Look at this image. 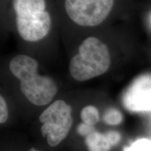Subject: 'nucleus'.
<instances>
[{"label": "nucleus", "mask_w": 151, "mask_h": 151, "mask_svg": "<svg viewBox=\"0 0 151 151\" xmlns=\"http://www.w3.org/2000/svg\"><path fill=\"white\" fill-rule=\"evenodd\" d=\"M39 64L25 55H18L9 62L11 72L20 81L24 96L33 104L44 106L52 101L58 92V86L51 78L39 75Z\"/></svg>", "instance_id": "1"}, {"label": "nucleus", "mask_w": 151, "mask_h": 151, "mask_svg": "<svg viewBox=\"0 0 151 151\" xmlns=\"http://www.w3.org/2000/svg\"><path fill=\"white\" fill-rule=\"evenodd\" d=\"M111 66V55L106 44L94 37L81 43L78 53L69 62V73L76 81H86L104 74Z\"/></svg>", "instance_id": "2"}, {"label": "nucleus", "mask_w": 151, "mask_h": 151, "mask_svg": "<svg viewBox=\"0 0 151 151\" xmlns=\"http://www.w3.org/2000/svg\"><path fill=\"white\" fill-rule=\"evenodd\" d=\"M71 112L70 105L63 100H57L40 115L41 134L46 137L50 146L59 145L69 134L73 124Z\"/></svg>", "instance_id": "3"}, {"label": "nucleus", "mask_w": 151, "mask_h": 151, "mask_svg": "<svg viewBox=\"0 0 151 151\" xmlns=\"http://www.w3.org/2000/svg\"><path fill=\"white\" fill-rule=\"evenodd\" d=\"M114 0H65L69 18L83 27H95L104 21L112 9Z\"/></svg>", "instance_id": "4"}, {"label": "nucleus", "mask_w": 151, "mask_h": 151, "mask_svg": "<svg viewBox=\"0 0 151 151\" xmlns=\"http://www.w3.org/2000/svg\"><path fill=\"white\" fill-rule=\"evenodd\" d=\"M51 17L48 11L16 15V26L22 39L35 42L48 35L51 28Z\"/></svg>", "instance_id": "5"}, {"label": "nucleus", "mask_w": 151, "mask_h": 151, "mask_svg": "<svg viewBox=\"0 0 151 151\" xmlns=\"http://www.w3.org/2000/svg\"><path fill=\"white\" fill-rule=\"evenodd\" d=\"M14 11L16 15L37 13L46 11L45 0H14Z\"/></svg>", "instance_id": "6"}, {"label": "nucleus", "mask_w": 151, "mask_h": 151, "mask_svg": "<svg viewBox=\"0 0 151 151\" xmlns=\"http://www.w3.org/2000/svg\"><path fill=\"white\" fill-rule=\"evenodd\" d=\"M86 144L89 151H109L112 147L105 134L96 131L87 136Z\"/></svg>", "instance_id": "7"}, {"label": "nucleus", "mask_w": 151, "mask_h": 151, "mask_svg": "<svg viewBox=\"0 0 151 151\" xmlns=\"http://www.w3.org/2000/svg\"><path fill=\"white\" fill-rule=\"evenodd\" d=\"M81 118L84 123L94 126L99 122V111L93 106H87L81 111Z\"/></svg>", "instance_id": "8"}, {"label": "nucleus", "mask_w": 151, "mask_h": 151, "mask_svg": "<svg viewBox=\"0 0 151 151\" xmlns=\"http://www.w3.org/2000/svg\"><path fill=\"white\" fill-rule=\"evenodd\" d=\"M122 115L120 111L115 108H110L105 111L103 120L109 125H118L122 121Z\"/></svg>", "instance_id": "9"}, {"label": "nucleus", "mask_w": 151, "mask_h": 151, "mask_svg": "<svg viewBox=\"0 0 151 151\" xmlns=\"http://www.w3.org/2000/svg\"><path fill=\"white\" fill-rule=\"evenodd\" d=\"M124 151H151V141L147 139H139Z\"/></svg>", "instance_id": "10"}, {"label": "nucleus", "mask_w": 151, "mask_h": 151, "mask_svg": "<svg viewBox=\"0 0 151 151\" xmlns=\"http://www.w3.org/2000/svg\"><path fill=\"white\" fill-rule=\"evenodd\" d=\"M9 118V110L7 104L2 96L0 97V123L6 122Z\"/></svg>", "instance_id": "11"}, {"label": "nucleus", "mask_w": 151, "mask_h": 151, "mask_svg": "<svg viewBox=\"0 0 151 151\" xmlns=\"http://www.w3.org/2000/svg\"><path fill=\"white\" fill-rule=\"evenodd\" d=\"M106 137L108 139L111 146H116L121 140V134L117 131H109L105 134Z\"/></svg>", "instance_id": "12"}, {"label": "nucleus", "mask_w": 151, "mask_h": 151, "mask_svg": "<svg viewBox=\"0 0 151 151\" xmlns=\"http://www.w3.org/2000/svg\"><path fill=\"white\" fill-rule=\"evenodd\" d=\"M94 132H95L94 126L90 125V124L84 123V122L79 124L77 127V132L78 133V134L83 136V137H87Z\"/></svg>", "instance_id": "13"}, {"label": "nucleus", "mask_w": 151, "mask_h": 151, "mask_svg": "<svg viewBox=\"0 0 151 151\" xmlns=\"http://www.w3.org/2000/svg\"><path fill=\"white\" fill-rule=\"evenodd\" d=\"M29 151H41V150H37V149L34 148H32Z\"/></svg>", "instance_id": "14"}]
</instances>
